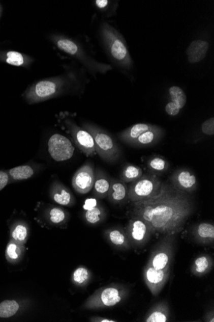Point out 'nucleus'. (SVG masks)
<instances>
[{
    "mask_svg": "<svg viewBox=\"0 0 214 322\" xmlns=\"http://www.w3.org/2000/svg\"><path fill=\"white\" fill-rule=\"evenodd\" d=\"M194 210L193 199L189 193L162 182L156 195L132 203L130 213L132 217L146 221L154 233L176 235L183 230Z\"/></svg>",
    "mask_w": 214,
    "mask_h": 322,
    "instance_id": "1",
    "label": "nucleus"
},
{
    "mask_svg": "<svg viewBox=\"0 0 214 322\" xmlns=\"http://www.w3.org/2000/svg\"><path fill=\"white\" fill-rule=\"evenodd\" d=\"M103 45L109 58L120 68L130 70L134 65L124 37L107 22L100 26Z\"/></svg>",
    "mask_w": 214,
    "mask_h": 322,
    "instance_id": "2",
    "label": "nucleus"
},
{
    "mask_svg": "<svg viewBox=\"0 0 214 322\" xmlns=\"http://www.w3.org/2000/svg\"><path fill=\"white\" fill-rule=\"evenodd\" d=\"M130 289L125 285L112 284L101 287L88 297L83 309L97 310L117 306L127 300Z\"/></svg>",
    "mask_w": 214,
    "mask_h": 322,
    "instance_id": "3",
    "label": "nucleus"
},
{
    "mask_svg": "<svg viewBox=\"0 0 214 322\" xmlns=\"http://www.w3.org/2000/svg\"><path fill=\"white\" fill-rule=\"evenodd\" d=\"M51 41L59 50L72 56L82 63L88 70L94 73H105L112 70V66L101 63L90 58L79 44L73 39L62 35L51 36Z\"/></svg>",
    "mask_w": 214,
    "mask_h": 322,
    "instance_id": "4",
    "label": "nucleus"
},
{
    "mask_svg": "<svg viewBox=\"0 0 214 322\" xmlns=\"http://www.w3.org/2000/svg\"><path fill=\"white\" fill-rule=\"evenodd\" d=\"M83 127L93 137L96 152L103 160L109 164L119 160L121 156V151L119 145L109 132L89 123H85Z\"/></svg>",
    "mask_w": 214,
    "mask_h": 322,
    "instance_id": "5",
    "label": "nucleus"
},
{
    "mask_svg": "<svg viewBox=\"0 0 214 322\" xmlns=\"http://www.w3.org/2000/svg\"><path fill=\"white\" fill-rule=\"evenodd\" d=\"M67 81L63 77H56L38 81L27 90L25 99L29 104L46 101L62 94Z\"/></svg>",
    "mask_w": 214,
    "mask_h": 322,
    "instance_id": "6",
    "label": "nucleus"
},
{
    "mask_svg": "<svg viewBox=\"0 0 214 322\" xmlns=\"http://www.w3.org/2000/svg\"><path fill=\"white\" fill-rule=\"evenodd\" d=\"M162 181L156 174H143L129 186L128 199L131 203L137 202L156 195L161 188Z\"/></svg>",
    "mask_w": 214,
    "mask_h": 322,
    "instance_id": "7",
    "label": "nucleus"
},
{
    "mask_svg": "<svg viewBox=\"0 0 214 322\" xmlns=\"http://www.w3.org/2000/svg\"><path fill=\"white\" fill-rule=\"evenodd\" d=\"M175 235H167L154 248L147 264L156 270L171 269L174 255Z\"/></svg>",
    "mask_w": 214,
    "mask_h": 322,
    "instance_id": "8",
    "label": "nucleus"
},
{
    "mask_svg": "<svg viewBox=\"0 0 214 322\" xmlns=\"http://www.w3.org/2000/svg\"><path fill=\"white\" fill-rule=\"evenodd\" d=\"M132 247L142 248L149 242L154 231L146 221L132 216L124 228Z\"/></svg>",
    "mask_w": 214,
    "mask_h": 322,
    "instance_id": "9",
    "label": "nucleus"
},
{
    "mask_svg": "<svg viewBox=\"0 0 214 322\" xmlns=\"http://www.w3.org/2000/svg\"><path fill=\"white\" fill-rule=\"evenodd\" d=\"M66 129L72 136L76 146L86 156L93 157L97 154L95 142L91 135L85 129L81 128L73 120L65 119L64 121Z\"/></svg>",
    "mask_w": 214,
    "mask_h": 322,
    "instance_id": "10",
    "label": "nucleus"
},
{
    "mask_svg": "<svg viewBox=\"0 0 214 322\" xmlns=\"http://www.w3.org/2000/svg\"><path fill=\"white\" fill-rule=\"evenodd\" d=\"M48 152L56 162H64L72 158L75 147L67 137L54 134L49 139Z\"/></svg>",
    "mask_w": 214,
    "mask_h": 322,
    "instance_id": "11",
    "label": "nucleus"
},
{
    "mask_svg": "<svg viewBox=\"0 0 214 322\" xmlns=\"http://www.w3.org/2000/svg\"><path fill=\"white\" fill-rule=\"evenodd\" d=\"M95 179L94 164L92 162H87L74 174L72 179L73 187L76 193L81 194H87L93 188Z\"/></svg>",
    "mask_w": 214,
    "mask_h": 322,
    "instance_id": "12",
    "label": "nucleus"
},
{
    "mask_svg": "<svg viewBox=\"0 0 214 322\" xmlns=\"http://www.w3.org/2000/svg\"><path fill=\"white\" fill-rule=\"evenodd\" d=\"M171 269L156 270L147 264L143 272L144 281L152 296L157 297L163 289L170 277Z\"/></svg>",
    "mask_w": 214,
    "mask_h": 322,
    "instance_id": "13",
    "label": "nucleus"
},
{
    "mask_svg": "<svg viewBox=\"0 0 214 322\" xmlns=\"http://www.w3.org/2000/svg\"><path fill=\"white\" fill-rule=\"evenodd\" d=\"M169 183L179 191L191 193L198 188V180L193 172L187 169H179L169 178Z\"/></svg>",
    "mask_w": 214,
    "mask_h": 322,
    "instance_id": "14",
    "label": "nucleus"
},
{
    "mask_svg": "<svg viewBox=\"0 0 214 322\" xmlns=\"http://www.w3.org/2000/svg\"><path fill=\"white\" fill-rule=\"evenodd\" d=\"M50 196L54 202L60 205L72 206L76 203L75 196L70 189L59 181H54L51 184Z\"/></svg>",
    "mask_w": 214,
    "mask_h": 322,
    "instance_id": "15",
    "label": "nucleus"
},
{
    "mask_svg": "<svg viewBox=\"0 0 214 322\" xmlns=\"http://www.w3.org/2000/svg\"><path fill=\"white\" fill-rule=\"evenodd\" d=\"M164 135V130L162 127L152 125L151 129L143 132L130 146L139 148L154 146L161 141Z\"/></svg>",
    "mask_w": 214,
    "mask_h": 322,
    "instance_id": "16",
    "label": "nucleus"
},
{
    "mask_svg": "<svg viewBox=\"0 0 214 322\" xmlns=\"http://www.w3.org/2000/svg\"><path fill=\"white\" fill-rule=\"evenodd\" d=\"M128 193H129V186L127 183L120 179L111 178L110 186L108 194V200L110 202L114 205H121L127 200Z\"/></svg>",
    "mask_w": 214,
    "mask_h": 322,
    "instance_id": "17",
    "label": "nucleus"
},
{
    "mask_svg": "<svg viewBox=\"0 0 214 322\" xmlns=\"http://www.w3.org/2000/svg\"><path fill=\"white\" fill-rule=\"evenodd\" d=\"M170 318V309L166 301L157 302L147 311L145 315L144 322H167Z\"/></svg>",
    "mask_w": 214,
    "mask_h": 322,
    "instance_id": "18",
    "label": "nucleus"
},
{
    "mask_svg": "<svg viewBox=\"0 0 214 322\" xmlns=\"http://www.w3.org/2000/svg\"><path fill=\"white\" fill-rule=\"evenodd\" d=\"M111 178L102 169L95 170V179L93 185V194L98 199L107 198L110 186Z\"/></svg>",
    "mask_w": 214,
    "mask_h": 322,
    "instance_id": "19",
    "label": "nucleus"
},
{
    "mask_svg": "<svg viewBox=\"0 0 214 322\" xmlns=\"http://www.w3.org/2000/svg\"><path fill=\"white\" fill-rule=\"evenodd\" d=\"M193 235L196 243L202 245H211L214 242V225L210 223H201L193 230Z\"/></svg>",
    "mask_w": 214,
    "mask_h": 322,
    "instance_id": "20",
    "label": "nucleus"
},
{
    "mask_svg": "<svg viewBox=\"0 0 214 322\" xmlns=\"http://www.w3.org/2000/svg\"><path fill=\"white\" fill-rule=\"evenodd\" d=\"M104 235L110 244L119 250H127L132 248L125 229L112 228L105 231Z\"/></svg>",
    "mask_w": 214,
    "mask_h": 322,
    "instance_id": "21",
    "label": "nucleus"
},
{
    "mask_svg": "<svg viewBox=\"0 0 214 322\" xmlns=\"http://www.w3.org/2000/svg\"><path fill=\"white\" fill-rule=\"evenodd\" d=\"M208 46V42L201 39L192 42L186 51L189 62L196 64L203 60L207 53Z\"/></svg>",
    "mask_w": 214,
    "mask_h": 322,
    "instance_id": "22",
    "label": "nucleus"
},
{
    "mask_svg": "<svg viewBox=\"0 0 214 322\" xmlns=\"http://www.w3.org/2000/svg\"><path fill=\"white\" fill-rule=\"evenodd\" d=\"M213 267V259L211 255L202 254L194 259L191 272L194 276L201 277L210 273Z\"/></svg>",
    "mask_w": 214,
    "mask_h": 322,
    "instance_id": "23",
    "label": "nucleus"
},
{
    "mask_svg": "<svg viewBox=\"0 0 214 322\" xmlns=\"http://www.w3.org/2000/svg\"><path fill=\"white\" fill-rule=\"evenodd\" d=\"M152 124H146V123H139L132 125L124 131L118 134V137L120 141L124 143L130 145L138 139L139 136L145 131L151 128Z\"/></svg>",
    "mask_w": 214,
    "mask_h": 322,
    "instance_id": "24",
    "label": "nucleus"
},
{
    "mask_svg": "<svg viewBox=\"0 0 214 322\" xmlns=\"http://www.w3.org/2000/svg\"><path fill=\"white\" fill-rule=\"evenodd\" d=\"M44 219L53 225H62L70 220V213L65 209L51 206L44 211Z\"/></svg>",
    "mask_w": 214,
    "mask_h": 322,
    "instance_id": "25",
    "label": "nucleus"
},
{
    "mask_svg": "<svg viewBox=\"0 0 214 322\" xmlns=\"http://www.w3.org/2000/svg\"><path fill=\"white\" fill-rule=\"evenodd\" d=\"M42 167V165L38 164L18 166L11 169L9 174L14 180H24L32 178L39 173Z\"/></svg>",
    "mask_w": 214,
    "mask_h": 322,
    "instance_id": "26",
    "label": "nucleus"
},
{
    "mask_svg": "<svg viewBox=\"0 0 214 322\" xmlns=\"http://www.w3.org/2000/svg\"><path fill=\"white\" fill-rule=\"evenodd\" d=\"M107 213L104 207L98 203L94 208L86 210L84 213V220L86 223L91 225H98L105 220Z\"/></svg>",
    "mask_w": 214,
    "mask_h": 322,
    "instance_id": "27",
    "label": "nucleus"
},
{
    "mask_svg": "<svg viewBox=\"0 0 214 322\" xmlns=\"http://www.w3.org/2000/svg\"><path fill=\"white\" fill-rule=\"evenodd\" d=\"M143 175L141 167L135 165L127 164L123 168L120 173V179L125 183H132Z\"/></svg>",
    "mask_w": 214,
    "mask_h": 322,
    "instance_id": "28",
    "label": "nucleus"
},
{
    "mask_svg": "<svg viewBox=\"0 0 214 322\" xmlns=\"http://www.w3.org/2000/svg\"><path fill=\"white\" fill-rule=\"evenodd\" d=\"M147 167L150 171L149 173L158 176L159 174L164 173L168 170L169 164L168 161L162 157L155 156L147 161Z\"/></svg>",
    "mask_w": 214,
    "mask_h": 322,
    "instance_id": "29",
    "label": "nucleus"
},
{
    "mask_svg": "<svg viewBox=\"0 0 214 322\" xmlns=\"http://www.w3.org/2000/svg\"><path fill=\"white\" fill-rule=\"evenodd\" d=\"M92 278V274L90 270L84 266L77 267L73 273L71 281L76 286L83 287L87 286Z\"/></svg>",
    "mask_w": 214,
    "mask_h": 322,
    "instance_id": "30",
    "label": "nucleus"
},
{
    "mask_svg": "<svg viewBox=\"0 0 214 322\" xmlns=\"http://www.w3.org/2000/svg\"><path fill=\"white\" fill-rule=\"evenodd\" d=\"M19 309V305L16 301L7 300L0 304V318H7L13 316Z\"/></svg>",
    "mask_w": 214,
    "mask_h": 322,
    "instance_id": "31",
    "label": "nucleus"
},
{
    "mask_svg": "<svg viewBox=\"0 0 214 322\" xmlns=\"http://www.w3.org/2000/svg\"><path fill=\"white\" fill-rule=\"evenodd\" d=\"M169 93L172 102H174L179 109L181 110L185 106L187 102V96L186 93L181 88L174 86V87L169 88Z\"/></svg>",
    "mask_w": 214,
    "mask_h": 322,
    "instance_id": "32",
    "label": "nucleus"
},
{
    "mask_svg": "<svg viewBox=\"0 0 214 322\" xmlns=\"http://www.w3.org/2000/svg\"><path fill=\"white\" fill-rule=\"evenodd\" d=\"M28 235V228L24 224H18L12 230L11 235L14 242L23 245L26 243Z\"/></svg>",
    "mask_w": 214,
    "mask_h": 322,
    "instance_id": "33",
    "label": "nucleus"
},
{
    "mask_svg": "<svg viewBox=\"0 0 214 322\" xmlns=\"http://www.w3.org/2000/svg\"><path fill=\"white\" fill-rule=\"evenodd\" d=\"M23 248L21 245L16 242H11L7 246L6 254L10 261L18 260L23 252Z\"/></svg>",
    "mask_w": 214,
    "mask_h": 322,
    "instance_id": "34",
    "label": "nucleus"
},
{
    "mask_svg": "<svg viewBox=\"0 0 214 322\" xmlns=\"http://www.w3.org/2000/svg\"><path fill=\"white\" fill-rule=\"evenodd\" d=\"M6 56V62L9 65L21 66L26 63V58L23 54L18 52V51H10L7 53Z\"/></svg>",
    "mask_w": 214,
    "mask_h": 322,
    "instance_id": "35",
    "label": "nucleus"
},
{
    "mask_svg": "<svg viewBox=\"0 0 214 322\" xmlns=\"http://www.w3.org/2000/svg\"><path fill=\"white\" fill-rule=\"evenodd\" d=\"M201 131L204 134L208 136H213L214 135V118L205 120L201 125Z\"/></svg>",
    "mask_w": 214,
    "mask_h": 322,
    "instance_id": "36",
    "label": "nucleus"
},
{
    "mask_svg": "<svg viewBox=\"0 0 214 322\" xmlns=\"http://www.w3.org/2000/svg\"><path fill=\"white\" fill-rule=\"evenodd\" d=\"M165 110H166L167 114L171 117L176 116L180 112V109L172 101L167 103L165 107Z\"/></svg>",
    "mask_w": 214,
    "mask_h": 322,
    "instance_id": "37",
    "label": "nucleus"
},
{
    "mask_svg": "<svg viewBox=\"0 0 214 322\" xmlns=\"http://www.w3.org/2000/svg\"><path fill=\"white\" fill-rule=\"evenodd\" d=\"M95 4L100 11L107 12L111 7L112 2L108 1V0H97L95 1Z\"/></svg>",
    "mask_w": 214,
    "mask_h": 322,
    "instance_id": "38",
    "label": "nucleus"
},
{
    "mask_svg": "<svg viewBox=\"0 0 214 322\" xmlns=\"http://www.w3.org/2000/svg\"><path fill=\"white\" fill-rule=\"evenodd\" d=\"M9 177L8 174L4 171H0V191L6 187L8 183Z\"/></svg>",
    "mask_w": 214,
    "mask_h": 322,
    "instance_id": "39",
    "label": "nucleus"
},
{
    "mask_svg": "<svg viewBox=\"0 0 214 322\" xmlns=\"http://www.w3.org/2000/svg\"><path fill=\"white\" fill-rule=\"evenodd\" d=\"M98 203L97 200H95V199H88V200H86L83 207L86 210H90V209L94 208Z\"/></svg>",
    "mask_w": 214,
    "mask_h": 322,
    "instance_id": "40",
    "label": "nucleus"
},
{
    "mask_svg": "<svg viewBox=\"0 0 214 322\" xmlns=\"http://www.w3.org/2000/svg\"><path fill=\"white\" fill-rule=\"evenodd\" d=\"M90 321L93 322H117L115 319L103 318V317L95 316L89 319Z\"/></svg>",
    "mask_w": 214,
    "mask_h": 322,
    "instance_id": "41",
    "label": "nucleus"
},
{
    "mask_svg": "<svg viewBox=\"0 0 214 322\" xmlns=\"http://www.w3.org/2000/svg\"><path fill=\"white\" fill-rule=\"evenodd\" d=\"M204 321L206 322H214V313L213 311L207 312L204 317Z\"/></svg>",
    "mask_w": 214,
    "mask_h": 322,
    "instance_id": "42",
    "label": "nucleus"
}]
</instances>
